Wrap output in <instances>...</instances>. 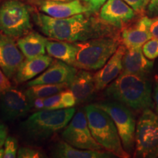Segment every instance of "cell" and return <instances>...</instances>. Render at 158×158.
Returning <instances> with one entry per match:
<instances>
[{
    "instance_id": "1",
    "label": "cell",
    "mask_w": 158,
    "mask_h": 158,
    "mask_svg": "<svg viewBox=\"0 0 158 158\" xmlns=\"http://www.w3.org/2000/svg\"><path fill=\"white\" fill-rule=\"evenodd\" d=\"M91 12L64 19L35 13L34 21L40 31L51 40L76 43L101 37H112L108 24L92 15Z\"/></svg>"
},
{
    "instance_id": "2",
    "label": "cell",
    "mask_w": 158,
    "mask_h": 158,
    "mask_svg": "<svg viewBox=\"0 0 158 158\" xmlns=\"http://www.w3.org/2000/svg\"><path fill=\"white\" fill-rule=\"evenodd\" d=\"M105 94L110 100L121 102L136 111L150 109L154 106L152 82L147 75L121 73L106 87Z\"/></svg>"
},
{
    "instance_id": "3",
    "label": "cell",
    "mask_w": 158,
    "mask_h": 158,
    "mask_svg": "<svg viewBox=\"0 0 158 158\" xmlns=\"http://www.w3.org/2000/svg\"><path fill=\"white\" fill-rule=\"evenodd\" d=\"M74 108L58 110H40L21 124L25 138L34 143L44 142L68 125L74 116Z\"/></svg>"
},
{
    "instance_id": "4",
    "label": "cell",
    "mask_w": 158,
    "mask_h": 158,
    "mask_svg": "<svg viewBox=\"0 0 158 158\" xmlns=\"http://www.w3.org/2000/svg\"><path fill=\"white\" fill-rule=\"evenodd\" d=\"M89 127L95 141L103 149L114 154L116 157H130L124 149L118 130L107 112L95 104L85 107Z\"/></svg>"
},
{
    "instance_id": "5",
    "label": "cell",
    "mask_w": 158,
    "mask_h": 158,
    "mask_svg": "<svg viewBox=\"0 0 158 158\" xmlns=\"http://www.w3.org/2000/svg\"><path fill=\"white\" fill-rule=\"evenodd\" d=\"M119 43L114 37H101L74 43L77 54L73 66L86 70H100L116 52Z\"/></svg>"
},
{
    "instance_id": "6",
    "label": "cell",
    "mask_w": 158,
    "mask_h": 158,
    "mask_svg": "<svg viewBox=\"0 0 158 158\" xmlns=\"http://www.w3.org/2000/svg\"><path fill=\"white\" fill-rule=\"evenodd\" d=\"M32 29L29 9L20 0H4L0 4V32L19 39Z\"/></svg>"
},
{
    "instance_id": "7",
    "label": "cell",
    "mask_w": 158,
    "mask_h": 158,
    "mask_svg": "<svg viewBox=\"0 0 158 158\" xmlns=\"http://www.w3.org/2000/svg\"><path fill=\"white\" fill-rule=\"evenodd\" d=\"M135 157L154 158L158 156V114L143 110L136 124Z\"/></svg>"
},
{
    "instance_id": "8",
    "label": "cell",
    "mask_w": 158,
    "mask_h": 158,
    "mask_svg": "<svg viewBox=\"0 0 158 158\" xmlns=\"http://www.w3.org/2000/svg\"><path fill=\"white\" fill-rule=\"evenodd\" d=\"M107 112L115 124L124 150L129 154L135 145L136 124L129 108L117 101H101L94 103Z\"/></svg>"
},
{
    "instance_id": "9",
    "label": "cell",
    "mask_w": 158,
    "mask_h": 158,
    "mask_svg": "<svg viewBox=\"0 0 158 158\" xmlns=\"http://www.w3.org/2000/svg\"><path fill=\"white\" fill-rule=\"evenodd\" d=\"M62 139L73 147L81 149L102 150L103 148L93 138L89 127L87 117L83 110L73 116L62 133Z\"/></svg>"
},
{
    "instance_id": "10",
    "label": "cell",
    "mask_w": 158,
    "mask_h": 158,
    "mask_svg": "<svg viewBox=\"0 0 158 158\" xmlns=\"http://www.w3.org/2000/svg\"><path fill=\"white\" fill-rule=\"evenodd\" d=\"M0 107L2 118L7 121L23 117L31 108L25 92L13 88L0 93Z\"/></svg>"
},
{
    "instance_id": "11",
    "label": "cell",
    "mask_w": 158,
    "mask_h": 158,
    "mask_svg": "<svg viewBox=\"0 0 158 158\" xmlns=\"http://www.w3.org/2000/svg\"><path fill=\"white\" fill-rule=\"evenodd\" d=\"M15 39L0 32V68L10 79L13 78L24 60Z\"/></svg>"
},
{
    "instance_id": "12",
    "label": "cell",
    "mask_w": 158,
    "mask_h": 158,
    "mask_svg": "<svg viewBox=\"0 0 158 158\" xmlns=\"http://www.w3.org/2000/svg\"><path fill=\"white\" fill-rule=\"evenodd\" d=\"M135 11L123 0H107L100 11V19L108 25L122 29L135 17Z\"/></svg>"
},
{
    "instance_id": "13",
    "label": "cell",
    "mask_w": 158,
    "mask_h": 158,
    "mask_svg": "<svg viewBox=\"0 0 158 158\" xmlns=\"http://www.w3.org/2000/svg\"><path fill=\"white\" fill-rule=\"evenodd\" d=\"M77 68L61 60L54 61L44 72L27 83L28 86L38 84H69L77 73Z\"/></svg>"
},
{
    "instance_id": "14",
    "label": "cell",
    "mask_w": 158,
    "mask_h": 158,
    "mask_svg": "<svg viewBox=\"0 0 158 158\" xmlns=\"http://www.w3.org/2000/svg\"><path fill=\"white\" fill-rule=\"evenodd\" d=\"M126 47L120 45L116 52L94 76L96 91H101L114 81L122 72V59Z\"/></svg>"
},
{
    "instance_id": "15",
    "label": "cell",
    "mask_w": 158,
    "mask_h": 158,
    "mask_svg": "<svg viewBox=\"0 0 158 158\" xmlns=\"http://www.w3.org/2000/svg\"><path fill=\"white\" fill-rule=\"evenodd\" d=\"M38 7L44 14L56 19H64L73 15L90 12L86 5L80 0L69 2L38 1Z\"/></svg>"
},
{
    "instance_id": "16",
    "label": "cell",
    "mask_w": 158,
    "mask_h": 158,
    "mask_svg": "<svg viewBox=\"0 0 158 158\" xmlns=\"http://www.w3.org/2000/svg\"><path fill=\"white\" fill-rule=\"evenodd\" d=\"M151 19L148 16L141 18L135 24L124 29L122 32V42L127 48H141L149 40L152 38L150 32Z\"/></svg>"
},
{
    "instance_id": "17",
    "label": "cell",
    "mask_w": 158,
    "mask_h": 158,
    "mask_svg": "<svg viewBox=\"0 0 158 158\" xmlns=\"http://www.w3.org/2000/svg\"><path fill=\"white\" fill-rule=\"evenodd\" d=\"M68 87L76 97L77 104L89 101L96 92L94 76L88 70L81 69L77 71Z\"/></svg>"
},
{
    "instance_id": "18",
    "label": "cell",
    "mask_w": 158,
    "mask_h": 158,
    "mask_svg": "<svg viewBox=\"0 0 158 158\" xmlns=\"http://www.w3.org/2000/svg\"><path fill=\"white\" fill-rule=\"evenodd\" d=\"M154 62L147 59L141 48H127L122 59V72L147 75L153 69Z\"/></svg>"
},
{
    "instance_id": "19",
    "label": "cell",
    "mask_w": 158,
    "mask_h": 158,
    "mask_svg": "<svg viewBox=\"0 0 158 158\" xmlns=\"http://www.w3.org/2000/svg\"><path fill=\"white\" fill-rule=\"evenodd\" d=\"M51 155L57 158H111L116 157L109 151L78 149L71 146L64 140L56 142L53 146Z\"/></svg>"
},
{
    "instance_id": "20",
    "label": "cell",
    "mask_w": 158,
    "mask_h": 158,
    "mask_svg": "<svg viewBox=\"0 0 158 158\" xmlns=\"http://www.w3.org/2000/svg\"><path fill=\"white\" fill-rule=\"evenodd\" d=\"M53 62V57L45 54L33 58H26L20 65L14 77L15 81L21 84L34 78L44 72Z\"/></svg>"
},
{
    "instance_id": "21",
    "label": "cell",
    "mask_w": 158,
    "mask_h": 158,
    "mask_svg": "<svg viewBox=\"0 0 158 158\" xmlns=\"http://www.w3.org/2000/svg\"><path fill=\"white\" fill-rule=\"evenodd\" d=\"M48 40L39 33L31 31L18 39L17 45L26 58H33L45 54Z\"/></svg>"
},
{
    "instance_id": "22",
    "label": "cell",
    "mask_w": 158,
    "mask_h": 158,
    "mask_svg": "<svg viewBox=\"0 0 158 158\" xmlns=\"http://www.w3.org/2000/svg\"><path fill=\"white\" fill-rule=\"evenodd\" d=\"M46 51L49 56L53 58L73 66L77 54V47L74 43L48 40Z\"/></svg>"
},
{
    "instance_id": "23",
    "label": "cell",
    "mask_w": 158,
    "mask_h": 158,
    "mask_svg": "<svg viewBox=\"0 0 158 158\" xmlns=\"http://www.w3.org/2000/svg\"><path fill=\"white\" fill-rule=\"evenodd\" d=\"M67 87H68V84L34 85L29 86L25 94L28 98V100H30L37 98H47L62 92Z\"/></svg>"
},
{
    "instance_id": "24",
    "label": "cell",
    "mask_w": 158,
    "mask_h": 158,
    "mask_svg": "<svg viewBox=\"0 0 158 158\" xmlns=\"http://www.w3.org/2000/svg\"><path fill=\"white\" fill-rule=\"evenodd\" d=\"M143 54L147 59L154 60L158 57V39L151 38L142 46Z\"/></svg>"
},
{
    "instance_id": "25",
    "label": "cell",
    "mask_w": 158,
    "mask_h": 158,
    "mask_svg": "<svg viewBox=\"0 0 158 158\" xmlns=\"http://www.w3.org/2000/svg\"><path fill=\"white\" fill-rule=\"evenodd\" d=\"M4 146H5L4 158L17 157V152L19 150V142L17 138L13 136H8L6 138Z\"/></svg>"
},
{
    "instance_id": "26",
    "label": "cell",
    "mask_w": 158,
    "mask_h": 158,
    "mask_svg": "<svg viewBox=\"0 0 158 158\" xmlns=\"http://www.w3.org/2000/svg\"><path fill=\"white\" fill-rule=\"evenodd\" d=\"M17 157L19 158H43L46 156L41 150L33 147H23L19 148L17 152Z\"/></svg>"
},
{
    "instance_id": "27",
    "label": "cell",
    "mask_w": 158,
    "mask_h": 158,
    "mask_svg": "<svg viewBox=\"0 0 158 158\" xmlns=\"http://www.w3.org/2000/svg\"><path fill=\"white\" fill-rule=\"evenodd\" d=\"M61 92L54 95L44 98V107L46 110L62 109V106L61 102Z\"/></svg>"
},
{
    "instance_id": "28",
    "label": "cell",
    "mask_w": 158,
    "mask_h": 158,
    "mask_svg": "<svg viewBox=\"0 0 158 158\" xmlns=\"http://www.w3.org/2000/svg\"><path fill=\"white\" fill-rule=\"evenodd\" d=\"M61 102H62V108H73L77 104L76 98L74 94L70 89L67 90H63L61 92Z\"/></svg>"
},
{
    "instance_id": "29",
    "label": "cell",
    "mask_w": 158,
    "mask_h": 158,
    "mask_svg": "<svg viewBox=\"0 0 158 158\" xmlns=\"http://www.w3.org/2000/svg\"><path fill=\"white\" fill-rule=\"evenodd\" d=\"M135 11L136 13H143L147 10L150 0H123Z\"/></svg>"
},
{
    "instance_id": "30",
    "label": "cell",
    "mask_w": 158,
    "mask_h": 158,
    "mask_svg": "<svg viewBox=\"0 0 158 158\" xmlns=\"http://www.w3.org/2000/svg\"><path fill=\"white\" fill-rule=\"evenodd\" d=\"M91 13H97L107 0H84Z\"/></svg>"
},
{
    "instance_id": "31",
    "label": "cell",
    "mask_w": 158,
    "mask_h": 158,
    "mask_svg": "<svg viewBox=\"0 0 158 158\" xmlns=\"http://www.w3.org/2000/svg\"><path fill=\"white\" fill-rule=\"evenodd\" d=\"M12 88L10 78L6 76L2 68H0V93Z\"/></svg>"
},
{
    "instance_id": "32",
    "label": "cell",
    "mask_w": 158,
    "mask_h": 158,
    "mask_svg": "<svg viewBox=\"0 0 158 158\" xmlns=\"http://www.w3.org/2000/svg\"><path fill=\"white\" fill-rule=\"evenodd\" d=\"M147 13L149 18L158 16V0H150L147 9Z\"/></svg>"
},
{
    "instance_id": "33",
    "label": "cell",
    "mask_w": 158,
    "mask_h": 158,
    "mask_svg": "<svg viewBox=\"0 0 158 158\" xmlns=\"http://www.w3.org/2000/svg\"><path fill=\"white\" fill-rule=\"evenodd\" d=\"M44 98H37L29 100L31 108L38 110H44Z\"/></svg>"
},
{
    "instance_id": "34",
    "label": "cell",
    "mask_w": 158,
    "mask_h": 158,
    "mask_svg": "<svg viewBox=\"0 0 158 158\" xmlns=\"http://www.w3.org/2000/svg\"><path fill=\"white\" fill-rule=\"evenodd\" d=\"M150 32H151L153 37L158 39V16H155L151 19Z\"/></svg>"
},
{
    "instance_id": "35",
    "label": "cell",
    "mask_w": 158,
    "mask_h": 158,
    "mask_svg": "<svg viewBox=\"0 0 158 158\" xmlns=\"http://www.w3.org/2000/svg\"><path fill=\"white\" fill-rule=\"evenodd\" d=\"M7 137V127L5 124L0 122V148H2Z\"/></svg>"
},
{
    "instance_id": "36",
    "label": "cell",
    "mask_w": 158,
    "mask_h": 158,
    "mask_svg": "<svg viewBox=\"0 0 158 158\" xmlns=\"http://www.w3.org/2000/svg\"><path fill=\"white\" fill-rule=\"evenodd\" d=\"M154 100H155L156 111L158 114V81L156 84L155 88V92H154Z\"/></svg>"
},
{
    "instance_id": "37",
    "label": "cell",
    "mask_w": 158,
    "mask_h": 158,
    "mask_svg": "<svg viewBox=\"0 0 158 158\" xmlns=\"http://www.w3.org/2000/svg\"><path fill=\"white\" fill-rule=\"evenodd\" d=\"M35 1H54V2H69L72 0H35Z\"/></svg>"
},
{
    "instance_id": "38",
    "label": "cell",
    "mask_w": 158,
    "mask_h": 158,
    "mask_svg": "<svg viewBox=\"0 0 158 158\" xmlns=\"http://www.w3.org/2000/svg\"><path fill=\"white\" fill-rule=\"evenodd\" d=\"M4 155H5V149L0 148V158L4 157Z\"/></svg>"
}]
</instances>
